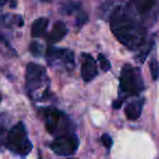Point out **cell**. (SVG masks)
<instances>
[{
    "label": "cell",
    "mask_w": 159,
    "mask_h": 159,
    "mask_svg": "<svg viewBox=\"0 0 159 159\" xmlns=\"http://www.w3.org/2000/svg\"><path fill=\"white\" fill-rule=\"evenodd\" d=\"M110 27L116 38L130 50H139L146 44L147 27L128 5L113 8L110 14Z\"/></svg>",
    "instance_id": "1"
},
{
    "label": "cell",
    "mask_w": 159,
    "mask_h": 159,
    "mask_svg": "<svg viewBox=\"0 0 159 159\" xmlns=\"http://www.w3.org/2000/svg\"><path fill=\"white\" fill-rule=\"evenodd\" d=\"M50 80L43 66L31 62L25 70V91L32 100L43 102L50 95Z\"/></svg>",
    "instance_id": "2"
},
{
    "label": "cell",
    "mask_w": 159,
    "mask_h": 159,
    "mask_svg": "<svg viewBox=\"0 0 159 159\" xmlns=\"http://www.w3.org/2000/svg\"><path fill=\"white\" fill-rule=\"evenodd\" d=\"M144 89V81L141 70L131 64H124L120 73L119 98L112 102L113 109H119L126 98L139 96Z\"/></svg>",
    "instance_id": "3"
},
{
    "label": "cell",
    "mask_w": 159,
    "mask_h": 159,
    "mask_svg": "<svg viewBox=\"0 0 159 159\" xmlns=\"http://www.w3.org/2000/svg\"><path fill=\"white\" fill-rule=\"evenodd\" d=\"M39 113L45 121L46 129L56 137L73 132V123L71 119L63 112L52 107L40 108Z\"/></svg>",
    "instance_id": "4"
},
{
    "label": "cell",
    "mask_w": 159,
    "mask_h": 159,
    "mask_svg": "<svg viewBox=\"0 0 159 159\" xmlns=\"http://www.w3.org/2000/svg\"><path fill=\"white\" fill-rule=\"evenodd\" d=\"M6 147L19 156H27L31 152L33 145L27 136V132L23 122H19L11 128L6 139Z\"/></svg>",
    "instance_id": "5"
},
{
    "label": "cell",
    "mask_w": 159,
    "mask_h": 159,
    "mask_svg": "<svg viewBox=\"0 0 159 159\" xmlns=\"http://www.w3.org/2000/svg\"><path fill=\"white\" fill-rule=\"evenodd\" d=\"M126 5L146 27L159 19V0H130Z\"/></svg>",
    "instance_id": "6"
},
{
    "label": "cell",
    "mask_w": 159,
    "mask_h": 159,
    "mask_svg": "<svg viewBox=\"0 0 159 159\" xmlns=\"http://www.w3.org/2000/svg\"><path fill=\"white\" fill-rule=\"evenodd\" d=\"M45 56L48 64L52 68L64 71H71L74 68V52L70 49L49 46Z\"/></svg>",
    "instance_id": "7"
},
{
    "label": "cell",
    "mask_w": 159,
    "mask_h": 159,
    "mask_svg": "<svg viewBox=\"0 0 159 159\" xmlns=\"http://www.w3.org/2000/svg\"><path fill=\"white\" fill-rule=\"evenodd\" d=\"M80 145V139L74 133H69L55 139L50 144V148L59 156H72L76 152Z\"/></svg>",
    "instance_id": "8"
},
{
    "label": "cell",
    "mask_w": 159,
    "mask_h": 159,
    "mask_svg": "<svg viewBox=\"0 0 159 159\" xmlns=\"http://www.w3.org/2000/svg\"><path fill=\"white\" fill-rule=\"evenodd\" d=\"M82 64H81V75L85 82H89L96 77L98 74L97 62L89 53L83 52L82 55Z\"/></svg>",
    "instance_id": "9"
},
{
    "label": "cell",
    "mask_w": 159,
    "mask_h": 159,
    "mask_svg": "<svg viewBox=\"0 0 159 159\" xmlns=\"http://www.w3.org/2000/svg\"><path fill=\"white\" fill-rule=\"evenodd\" d=\"M144 102H145V98H139L134 102H131L126 105L125 109H124V112L125 116L129 120L131 121H135L137 120L142 115V110H143Z\"/></svg>",
    "instance_id": "10"
},
{
    "label": "cell",
    "mask_w": 159,
    "mask_h": 159,
    "mask_svg": "<svg viewBox=\"0 0 159 159\" xmlns=\"http://www.w3.org/2000/svg\"><path fill=\"white\" fill-rule=\"evenodd\" d=\"M68 33V29H66V24L61 21H58L53 24L51 31L47 35V42L49 44H56V43L60 42L64 36Z\"/></svg>",
    "instance_id": "11"
},
{
    "label": "cell",
    "mask_w": 159,
    "mask_h": 159,
    "mask_svg": "<svg viewBox=\"0 0 159 159\" xmlns=\"http://www.w3.org/2000/svg\"><path fill=\"white\" fill-rule=\"evenodd\" d=\"M49 21L46 18H39L36 21H34L33 25H32V36L33 37H40L45 34L47 27H48Z\"/></svg>",
    "instance_id": "12"
},
{
    "label": "cell",
    "mask_w": 159,
    "mask_h": 159,
    "mask_svg": "<svg viewBox=\"0 0 159 159\" xmlns=\"http://www.w3.org/2000/svg\"><path fill=\"white\" fill-rule=\"evenodd\" d=\"M0 52H2L3 55H6L7 57H16V52L14 50V48L11 46L8 39L0 33Z\"/></svg>",
    "instance_id": "13"
},
{
    "label": "cell",
    "mask_w": 159,
    "mask_h": 159,
    "mask_svg": "<svg viewBox=\"0 0 159 159\" xmlns=\"http://www.w3.org/2000/svg\"><path fill=\"white\" fill-rule=\"evenodd\" d=\"M82 11V5L80 2H70L64 5L63 7H61L60 12L62 14H66V16H71L73 13H80Z\"/></svg>",
    "instance_id": "14"
},
{
    "label": "cell",
    "mask_w": 159,
    "mask_h": 159,
    "mask_svg": "<svg viewBox=\"0 0 159 159\" xmlns=\"http://www.w3.org/2000/svg\"><path fill=\"white\" fill-rule=\"evenodd\" d=\"M152 46H154V39H152L149 43H147L146 45H144L143 47L141 48L142 51H139V53L136 56V59L139 62H142L143 63L144 61L146 60V58H147L148 53L150 52V50H152Z\"/></svg>",
    "instance_id": "15"
},
{
    "label": "cell",
    "mask_w": 159,
    "mask_h": 159,
    "mask_svg": "<svg viewBox=\"0 0 159 159\" xmlns=\"http://www.w3.org/2000/svg\"><path fill=\"white\" fill-rule=\"evenodd\" d=\"M149 69H150V74H152V81H157L159 79V63H158V60L155 57L150 60Z\"/></svg>",
    "instance_id": "16"
},
{
    "label": "cell",
    "mask_w": 159,
    "mask_h": 159,
    "mask_svg": "<svg viewBox=\"0 0 159 159\" xmlns=\"http://www.w3.org/2000/svg\"><path fill=\"white\" fill-rule=\"evenodd\" d=\"M98 61H99V64H100V69H102V71H109L111 69V63L110 61L108 60V58L105 57L104 55H102V53H99L98 55Z\"/></svg>",
    "instance_id": "17"
},
{
    "label": "cell",
    "mask_w": 159,
    "mask_h": 159,
    "mask_svg": "<svg viewBox=\"0 0 159 159\" xmlns=\"http://www.w3.org/2000/svg\"><path fill=\"white\" fill-rule=\"evenodd\" d=\"M30 50L35 57H39L43 55V46L37 42H32V44L30 45Z\"/></svg>",
    "instance_id": "18"
},
{
    "label": "cell",
    "mask_w": 159,
    "mask_h": 159,
    "mask_svg": "<svg viewBox=\"0 0 159 159\" xmlns=\"http://www.w3.org/2000/svg\"><path fill=\"white\" fill-rule=\"evenodd\" d=\"M8 124H9V116L7 113H1L0 115V131H3L7 129Z\"/></svg>",
    "instance_id": "19"
},
{
    "label": "cell",
    "mask_w": 159,
    "mask_h": 159,
    "mask_svg": "<svg viewBox=\"0 0 159 159\" xmlns=\"http://www.w3.org/2000/svg\"><path fill=\"white\" fill-rule=\"evenodd\" d=\"M100 141H102V145H104L105 147L107 148V149H110L111 146H112V143H113L112 139H111V136L109 134H102Z\"/></svg>",
    "instance_id": "20"
},
{
    "label": "cell",
    "mask_w": 159,
    "mask_h": 159,
    "mask_svg": "<svg viewBox=\"0 0 159 159\" xmlns=\"http://www.w3.org/2000/svg\"><path fill=\"white\" fill-rule=\"evenodd\" d=\"M3 144H6V139H5V136H3V132L0 131V148L2 147Z\"/></svg>",
    "instance_id": "21"
},
{
    "label": "cell",
    "mask_w": 159,
    "mask_h": 159,
    "mask_svg": "<svg viewBox=\"0 0 159 159\" xmlns=\"http://www.w3.org/2000/svg\"><path fill=\"white\" fill-rule=\"evenodd\" d=\"M7 2H8V0H0V7H2V6H5Z\"/></svg>",
    "instance_id": "22"
},
{
    "label": "cell",
    "mask_w": 159,
    "mask_h": 159,
    "mask_svg": "<svg viewBox=\"0 0 159 159\" xmlns=\"http://www.w3.org/2000/svg\"><path fill=\"white\" fill-rule=\"evenodd\" d=\"M1 99H2V97H1V94H0V102H1Z\"/></svg>",
    "instance_id": "23"
},
{
    "label": "cell",
    "mask_w": 159,
    "mask_h": 159,
    "mask_svg": "<svg viewBox=\"0 0 159 159\" xmlns=\"http://www.w3.org/2000/svg\"><path fill=\"white\" fill-rule=\"evenodd\" d=\"M68 159H72V158H68Z\"/></svg>",
    "instance_id": "24"
}]
</instances>
